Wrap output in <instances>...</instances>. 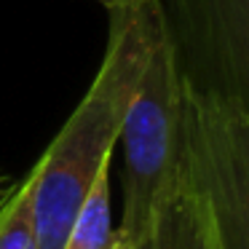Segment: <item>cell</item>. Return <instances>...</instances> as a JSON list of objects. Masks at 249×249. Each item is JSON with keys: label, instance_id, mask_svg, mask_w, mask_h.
Returning <instances> with one entry per match:
<instances>
[{"label": "cell", "instance_id": "cell-9", "mask_svg": "<svg viewBox=\"0 0 249 249\" xmlns=\"http://www.w3.org/2000/svg\"><path fill=\"white\" fill-rule=\"evenodd\" d=\"M11 188H14V179L8 177V174H3V172H0V206H3L6 196L11 193Z\"/></svg>", "mask_w": 249, "mask_h": 249}, {"label": "cell", "instance_id": "cell-8", "mask_svg": "<svg viewBox=\"0 0 249 249\" xmlns=\"http://www.w3.org/2000/svg\"><path fill=\"white\" fill-rule=\"evenodd\" d=\"M107 11H113V8H124V6H137V3H156V0H99ZM161 3V0H158Z\"/></svg>", "mask_w": 249, "mask_h": 249}, {"label": "cell", "instance_id": "cell-3", "mask_svg": "<svg viewBox=\"0 0 249 249\" xmlns=\"http://www.w3.org/2000/svg\"><path fill=\"white\" fill-rule=\"evenodd\" d=\"M174 188L212 206L231 249H249V105L185 72Z\"/></svg>", "mask_w": 249, "mask_h": 249}, {"label": "cell", "instance_id": "cell-2", "mask_svg": "<svg viewBox=\"0 0 249 249\" xmlns=\"http://www.w3.org/2000/svg\"><path fill=\"white\" fill-rule=\"evenodd\" d=\"M185 70L169 24L158 30L145 70L124 113L118 145L124 150V212L121 231L145 247L150 222L174 190L179 147Z\"/></svg>", "mask_w": 249, "mask_h": 249}, {"label": "cell", "instance_id": "cell-4", "mask_svg": "<svg viewBox=\"0 0 249 249\" xmlns=\"http://www.w3.org/2000/svg\"><path fill=\"white\" fill-rule=\"evenodd\" d=\"M142 249H231L206 201L174 188L150 222Z\"/></svg>", "mask_w": 249, "mask_h": 249}, {"label": "cell", "instance_id": "cell-5", "mask_svg": "<svg viewBox=\"0 0 249 249\" xmlns=\"http://www.w3.org/2000/svg\"><path fill=\"white\" fill-rule=\"evenodd\" d=\"M115 236L110 204V166L99 172L59 249H107Z\"/></svg>", "mask_w": 249, "mask_h": 249}, {"label": "cell", "instance_id": "cell-7", "mask_svg": "<svg viewBox=\"0 0 249 249\" xmlns=\"http://www.w3.org/2000/svg\"><path fill=\"white\" fill-rule=\"evenodd\" d=\"M107 249H140V247H137L129 236H124L121 231H115V236H113V241H110Z\"/></svg>", "mask_w": 249, "mask_h": 249}, {"label": "cell", "instance_id": "cell-1", "mask_svg": "<svg viewBox=\"0 0 249 249\" xmlns=\"http://www.w3.org/2000/svg\"><path fill=\"white\" fill-rule=\"evenodd\" d=\"M166 24L163 3L110 11L105 59L33 172L35 249H59L99 172L113 166L124 113L145 70L150 46Z\"/></svg>", "mask_w": 249, "mask_h": 249}, {"label": "cell", "instance_id": "cell-6", "mask_svg": "<svg viewBox=\"0 0 249 249\" xmlns=\"http://www.w3.org/2000/svg\"><path fill=\"white\" fill-rule=\"evenodd\" d=\"M0 249H35L33 177L14 182L0 206Z\"/></svg>", "mask_w": 249, "mask_h": 249}]
</instances>
